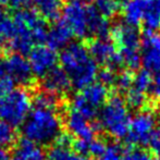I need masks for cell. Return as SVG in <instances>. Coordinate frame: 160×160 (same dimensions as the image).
I'll list each match as a JSON object with an SVG mask.
<instances>
[{"label":"cell","mask_w":160,"mask_h":160,"mask_svg":"<svg viewBox=\"0 0 160 160\" xmlns=\"http://www.w3.org/2000/svg\"><path fill=\"white\" fill-rule=\"evenodd\" d=\"M59 61L62 70L69 76L72 86L81 91L93 84L98 74V67L88 48L80 42H70L62 49Z\"/></svg>","instance_id":"cell-1"},{"label":"cell","mask_w":160,"mask_h":160,"mask_svg":"<svg viewBox=\"0 0 160 160\" xmlns=\"http://www.w3.org/2000/svg\"><path fill=\"white\" fill-rule=\"evenodd\" d=\"M62 123L55 110L32 107L26 120L22 124L24 138L36 145H48L61 135Z\"/></svg>","instance_id":"cell-2"},{"label":"cell","mask_w":160,"mask_h":160,"mask_svg":"<svg viewBox=\"0 0 160 160\" xmlns=\"http://www.w3.org/2000/svg\"><path fill=\"white\" fill-rule=\"evenodd\" d=\"M131 117L125 100L119 95L107 99L99 114V127L113 138H124L130 132Z\"/></svg>","instance_id":"cell-3"},{"label":"cell","mask_w":160,"mask_h":160,"mask_svg":"<svg viewBox=\"0 0 160 160\" xmlns=\"http://www.w3.org/2000/svg\"><path fill=\"white\" fill-rule=\"evenodd\" d=\"M32 110V96L23 87L0 98V119L13 128L20 127Z\"/></svg>","instance_id":"cell-4"},{"label":"cell","mask_w":160,"mask_h":160,"mask_svg":"<svg viewBox=\"0 0 160 160\" xmlns=\"http://www.w3.org/2000/svg\"><path fill=\"white\" fill-rule=\"evenodd\" d=\"M0 78L11 80L24 88L33 85L35 76L30 62L24 56L11 52L6 57H0Z\"/></svg>","instance_id":"cell-5"},{"label":"cell","mask_w":160,"mask_h":160,"mask_svg":"<svg viewBox=\"0 0 160 160\" xmlns=\"http://www.w3.org/2000/svg\"><path fill=\"white\" fill-rule=\"evenodd\" d=\"M156 117L150 110H142L137 112L130 124V132L127 136V142L131 146L147 145L152 132L156 128Z\"/></svg>","instance_id":"cell-6"},{"label":"cell","mask_w":160,"mask_h":160,"mask_svg":"<svg viewBox=\"0 0 160 160\" xmlns=\"http://www.w3.org/2000/svg\"><path fill=\"white\" fill-rule=\"evenodd\" d=\"M63 21L73 33V36L85 38L89 36L87 25V4L83 0H70L64 4Z\"/></svg>","instance_id":"cell-7"},{"label":"cell","mask_w":160,"mask_h":160,"mask_svg":"<svg viewBox=\"0 0 160 160\" xmlns=\"http://www.w3.org/2000/svg\"><path fill=\"white\" fill-rule=\"evenodd\" d=\"M88 51L96 63L106 65V68L114 71L123 65L120 52L111 40L106 38H96L89 44Z\"/></svg>","instance_id":"cell-8"},{"label":"cell","mask_w":160,"mask_h":160,"mask_svg":"<svg viewBox=\"0 0 160 160\" xmlns=\"http://www.w3.org/2000/svg\"><path fill=\"white\" fill-rule=\"evenodd\" d=\"M141 64L150 73H160V33L145 30L141 39Z\"/></svg>","instance_id":"cell-9"},{"label":"cell","mask_w":160,"mask_h":160,"mask_svg":"<svg viewBox=\"0 0 160 160\" xmlns=\"http://www.w3.org/2000/svg\"><path fill=\"white\" fill-rule=\"evenodd\" d=\"M12 20L15 24L28 28L32 33L35 44L42 45V42H46L48 34L47 22L35 10L30 8L19 9L15 11Z\"/></svg>","instance_id":"cell-10"},{"label":"cell","mask_w":160,"mask_h":160,"mask_svg":"<svg viewBox=\"0 0 160 160\" xmlns=\"http://www.w3.org/2000/svg\"><path fill=\"white\" fill-rule=\"evenodd\" d=\"M58 60L59 56L57 51L45 45H37L28 53V62L36 78H44L48 72L57 67Z\"/></svg>","instance_id":"cell-11"},{"label":"cell","mask_w":160,"mask_h":160,"mask_svg":"<svg viewBox=\"0 0 160 160\" xmlns=\"http://www.w3.org/2000/svg\"><path fill=\"white\" fill-rule=\"evenodd\" d=\"M110 35L120 51H139L142 35L138 30L127 23H119L110 30Z\"/></svg>","instance_id":"cell-12"},{"label":"cell","mask_w":160,"mask_h":160,"mask_svg":"<svg viewBox=\"0 0 160 160\" xmlns=\"http://www.w3.org/2000/svg\"><path fill=\"white\" fill-rule=\"evenodd\" d=\"M65 125L70 134L75 136L78 139H84V141L94 139L95 133L98 128H100L99 124L96 125L94 123H91L87 119L72 109H70L67 113Z\"/></svg>","instance_id":"cell-13"},{"label":"cell","mask_w":160,"mask_h":160,"mask_svg":"<svg viewBox=\"0 0 160 160\" xmlns=\"http://www.w3.org/2000/svg\"><path fill=\"white\" fill-rule=\"evenodd\" d=\"M42 86L44 91L60 96L71 89L72 83L62 68L56 67L42 78Z\"/></svg>","instance_id":"cell-14"},{"label":"cell","mask_w":160,"mask_h":160,"mask_svg":"<svg viewBox=\"0 0 160 160\" xmlns=\"http://www.w3.org/2000/svg\"><path fill=\"white\" fill-rule=\"evenodd\" d=\"M72 37L73 33L63 20L57 21L50 28H48L46 39L47 46L55 51L63 49L71 42Z\"/></svg>","instance_id":"cell-15"},{"label":"cell","mask_w":160,"mask_h":160,"mask_svg":"<svg viewBox=\"0 0 160 160\" xmlns=\"http://www.w3.org/2000/svg\"><path fill=\"white\" fill-rule=\"evenodd\" d=\"M9 160H48V157L42 146L22 138L14 145Z\"/></svg>","instance_id":"cell-16"},{"label":"cell","mask_w":160,"mask_h":160,"mask_svg":"<svg viewBox=\"0 0 160 160\" xmlns=\"http://www.w3.org/2000/svg\"><path fill=\"white\" fill-rule=\"evenodd\" d=\"M87 25L89 35L97 38H106L110 34L108 19L102 17L94 6H87Z\"/></svg>","instance_id":"cell-17"},{"label":"cell","mask_w":160,"mask_h":160,"mask_svg":"<svg viewBox=\"0 0 160 160\" xmlns=\"http://www.w3.org/2000/svg\"><path fill=\"white\" fill-rule=\"evenodd\" d=\"M33 4L36 7V12L45 21H59L64 8V0H33Z\"/></svg>","instance_id":"cell-18"},{"label":"cell","mask_w":160,"mask_h":160,"mask_svg":"<svg viewBox=\"0 0 160 160\" xmlns=\"http://www.w3.org/2000/svg\"><path fill=\"white\" fill-rule=\"evenodd\" d=\"M146 0H125L123 6V18L125 23L136 28L143 22Z\"/></svg>","instance_id":"cell-19"},{"label":"cell","mask_w":160,"mask_h":160,"mask_svg":"<svg viewBox=\"0 0 160 160\" xmlns=\"http://www.w3.org/2000/svg\"><path fill=\"white\" fill-rule=\"evenodd\" d=\"M83 98L89 103L93 108L98 110V108L102 107L108 98V89L101 83H93L89 86L85 87L80 92Z\"/></svg>","instance_id":"cell-20"},{"label":"cell","mask_w":160,"mask_h":160,"mask_svg":"<svg viewBox=\"0 0 160 160\" xmlns=\"http://www.w3.org/2000/svg\"><path fill=\"white\" fill-rule=\"evenodd\" d=\"M143 24L152 32L160 28V0H146Z\"/></svg>","instance_id":"cell-21"},{"label":"cell","mask_w":160,"mask_h":160,"mask_svg":"<svg viewBox=\"0 0 160 160\" xmlns=\"http://www.w3.org/2000/svg\"><path fill=\"white\" fill-rule=\"evenodd\" d=\"M60 105H61L60 96L50 93V92L44 91V89L40 92H37L32 97V107L44 108V109L57 111Z\"/></svg>","instance_id":"cell-22"},{"label":"cell","mask_w":160,"mask_h":160,"mask_svg":"<svg viewBox=\"0 0 160 160\" xmlns=\"http://www.w3.org/2000/svg\"><path fill=\"white\" fill-rule=\"evenodd\" d=\"M48 160H92L86 156L78 155V152H73L71 147H64L56 144L47 155Z\"/></svg>","instance_id":"cell-23"},{"label":"cell","mask_w":160,"mask_h":160,"mask_svg":"<svg viewBox=\"0 0 160 160\" xmlns=\"http://www.w3.org/2000/svg\"><path fill=\"white\" fill-rule=\"evenodd\" d=\"M71 109L76 111L78 113H80L81 116H83L87 120H93L94 118L97 116L98 110L93 108L84 98L82 97L80 93L74 95V97L71 100Z\"/></svg>","instance_id":"cell-24"},{"label":"cell","mask_w":160,"mask_h":160,"mask_svg":"<svg viewBox=\"0 0 160 160\" xmlns=\"http://www.w3.org/2000/svg\"><path fill=\"white\" fill-rule=\"evenodd\" d=\"M18 143V134L15 128L0 119V145L4 148L14 146Z\"/></svg>","instance_id":"cell-25"},{"label":"cell","mask_w":160,"mask_h":160,"mask_svg":"<svg viewBox=\"0 0 160 160\" xmlns=\"http://www.w3.org/2000/svg\"><path fill=\"white\" fill-rule=\"evenodd\" d=\"M152 84V73L146 70H141L134 75L132 89L138 92V93L145 94L150 91V87Z\"/></svg>","instance_id":"cell-26"},{"label":"cell","mask_w":160,"mask_h":160,"mask_svg":"<svg viewBox=\"0 0 160 160\" xmlns=\"http://www.w3.org/2000/svg\"><path fill=\"white\" fill-rule=\"evenodd\" d=\"M94 7L106 19L112 18L120 9L119 0H94Z\"/></svg>","instance_id":"cell-27"},{"label":"cell","mask_w":160,"mask_h":160,"mask_svg":"<svg viewBox=\"0 0 160 160\" xmlns=\"http://www.w3.org/2000/svg\"><path fill=\"white\" fill-rule=\"evenodd\" d=\"M124 152L125 149H123L122 146L116 143L108 144L105 152L99 160H124V156H123Z\"/></svg>","instance_id":"cell-28"},{"label":"cell","mask_w":160,"mask_h":160,"mask_svg":"<svg viewBox=\"0 0 160 160\" xmlns=\"http://www.w3.org/2000/svg\"><path fill=\"white\" fill-rule=\"evenodd\" d=\"M134 74L131 71H123L119 76H117L116 84L118 88L122 92H128L133 86Z\"/></svg>","instance_id":"cell-29"},{"label":"cell","mask_w":160,"mask_h":160,"mask_svg":"<svg viewBox=\"0 0 160 160\" xmlns=\"http://www.w3.org/2000/svg\"><path fill=\"white\" fill-rule=\"evenodd\" d=\"M146 103V95L131 88L127 94V105L132 108H142Z\"/></svg>","instance_id":"cell-30"},{"label":"cell","mask_w":160,"mask_h":160,"mask_svg":"<svg viewBox=\"0 0 160 160\" xmlns=\"http://www.w3.org/2000/svg\"><path fill=\"white\" fill-rule=\"evenodd\" d=\"M107 147V144L105 142H102L101 139H92L89 142V148H88V155H91L92 157L100 159V157L103 155Z\"/></svg>","instance_id":"cell-31"},{"label":"cell","mask_w":160,"mask_h":160,"mask_svg":"<svg viewBox=\"0 0 160 160\" xmlns=\"http://www.w3.org/2000/svg\"><path fill=\"white\" fill-rule=\"evenodd\" d=\"M97 78H98V80H99V83L105 85L106 87L114 84L117 80L114 71L108 69V68H105V69H102L101 71H99L98 74H97Z\"/></svg>","instance_id":"cell-32"},{"label":"cell","mask_w":160,"mask_h":160,"mask_svg":"<svg viewBox=\"0 0 160 160\" xmlns=\"http://www.w3.org/2000/svg\"><path fill=\"white\" fill-rule=\"evenodd\" d=\"M124 160H155L149 152L142 149L125 150Z\"/></svg>","instance_id":"cell-33"},{"label":"cell","mask_w":160,"mask_h":160,"mask_svg":"<svg viewBox=\"0 0 160 160\" xmlns=\"http://www.w3.org/2000/svg\"><path fill=\"white\" fill-rule=\"evenodd\" d=\"M149 145L152 147V152L159 155L160 157V127L155 128V131L152 132L149 139Z\"/></svg>","instance_id":"cell-34"},{"label":"cell","mask_w":160,"mask_h":160,"mask_svg":"<svg viewBox=\"0 0 160 160\" xmlns=\"http://www.w3.org/2000/svg\"><path fill=\"white\" fill-rule=\"evenodd\" d=\"M15 88V84L8 78H0V98L7 96Z\"/></svg>","instance_id":"cell-35"},{"label":"cell","mask_w":160,"mask_h":160,"mask_svg":"<svg viewBox=\"0 0 160 160\" xmlns=\"http://www.w3.org/2000/svg\"><path fill=\"white\" fill-rule=\"evenodd\" d=\"M150 92H152V94L157 99L160 100V73L156 74V76L152 78V87H150Z\"/></svg>","instance_id":"cell-36"},{"label":"cell","mask_w":160,"mask_h":160,"mask_svg":"<svg viewBox=\"0 0 160 160\" xmlns=\"http://www.w3.org/2000/svg\"><path fill=\"white\" fill-rule=\"evenodd\" d=\"M9 3L13 7V8L19 9H24V8H28V6L33 4V0H10Z\"/></svg>","instance_id":"cell-37"},{"label":"cell","mask_w":160,"mask_h":160,"mask_svg":"<svg viewBox=\"0 0 160 160\" xmlns=\"http://www.w3.org/2000/svg\"><path fill=\"white\" fill-rule=\"evenodd\" d=\"M0 160H9V155L7 149L0 145Z\"/></svg>","instance_id":"cell-38"},{"label":"cell","mask_w":160,"mask_h":160,"mask_svg":"<svg viewBox=\"0 0 160 160\" xmlns=\"http://www.w3.org/2000/svg\"><path fill=\"white\" fill-rule=\"evenodd\" d=\"M3 17H4V10L2 8V6H0V19H2Z\"/></svg>","instance_id":"cell-39"},{"label":"cell","mask_w":160,"mask_h":160,"mask_svg":"<svg viewBox=\"0 0 160 160\" xmlns=\"http://www.w3.org/2000/svg\"><path fill=\"white\" fill-rule=\"evenodd\" d=\"M10 0H0V6H4V4H8Z\"/></svg>","instance_id":"cell-40"},{"label":"cell","mask_w":160,"mask_h":160,"mask_svg":"<svg viewBox=\"0 0 160 160\" xmlns=\"http://www.w3.org/2000/svg\"><path fill=\"white\" fill-rule=\"evenodd\" d=\"M158 160H160V157H159V159H158Z\"/></svg>","instance_id":"cell-41"}]
</instances>
